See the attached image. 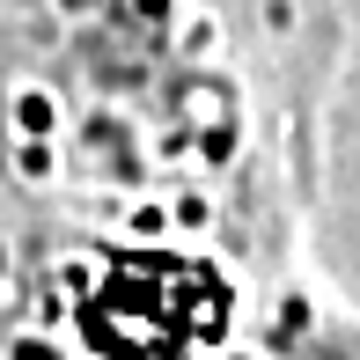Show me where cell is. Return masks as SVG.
<instances>
[{"label": "cell", "instance_id": "6da1fadb", "mask_svg": "<svg viewBox=\"0 0 360 360\" xmlns=\"http://www.w3.org/2000/svg\"><path fill=\"white\" fill-rule=\"evenodd\" d=\"M323 0H0V155L74 214L302 287Z\"/></svg>", "mask_w": 360, "mask_h": 360}]
</instances>
